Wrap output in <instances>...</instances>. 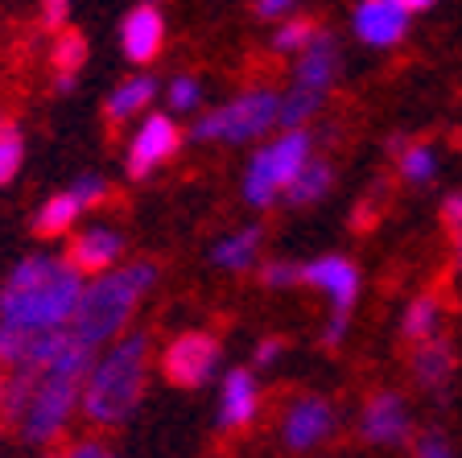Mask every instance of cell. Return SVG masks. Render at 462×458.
I'll return each instance as SVG.
<instances>
[{
  "label": "cell",
  "mask_w": 462,
  "mask_h": 458,
  "mask_svg": "<svg viewBox=\"0 0 462 458\" xmlns=\"http://www.w3.org/2000/svg\"><path fill=\"white\" fill-rule=\"evenodd\" d=\"M83 294V273L67 257H25L0 285V322L17 331L67 326Z\"/></svg>",
  "instance_id": "cell-1"
},
{
  "label": "cell",
  "mask_w": 462,
  "mask_h": 458,
  "mask_svg": "<svg viewBox=\"0 0 462 458\" xmlns=\"http://www.w3.org/2000/svg\"><path fill=\"white\" fill-rule=\"evenodd\" d=\"M144 376H149V334L136 331L104 343L83 376L79 413L99 430L125 425L136 413V405H141Z\"/></svg>",
  "instance_id": "cell-2"
},
{
  "label": "cell",
  "mask_w": 462,
  "mask_h": 458,
  "mask_svg": "<svg viewBox=\"0 0 462 458\" xmlns=\"http://www.w3.org/2000/svg\"><path fill=\"white\" fill-rule=\"evenodd\" d=\"M157 285V265L153 260H133V265H112L104 273H96L91 281H83V294L70 314L67 331L79 343H87L91 351H99L104 343L120 339L128 331V322L136 318L144 294Z\"/></svg>",
  "instance_id": "cell-3"
},
{
  "label": "cell",
  "mask_w": 462,
  "mask_h": 458,
  "mask_svg": "<svg viewBox=\"0 0 462 458\" xmlns=\"http://www.w3.org/2000/svg\"><path fill=\"white\" fill-rule=\"evenodd\" d=\"M91 360H96V351L70 334L67 347H62L46 368L33 372L25 409H21V417H17L21 438L46 446V442H58L67 434L70 417L79 413V392H83V376H87V368H91Z\"/></svg>",
  "instance_id": "cell-4"
},
{
  "label": "cell",
  "mask_w": 462,
  "mask_h": 458,
  "mask_svg": "<svg viewBox=\"0 0 462 458\" xmlns=\"http://www.w3.org/2000/svg\"><path fill=\"white\" fill-rule=\"evenodd\" d=\"M310 157H314V136L306 128H281V136L252 153L248 170H244V199L252 207H273Z\"/></svg>",
  "instance_id": "cell-5"
},
{
  "label": "cell",
  "mask_w": 462,
  "mask_h": 458,
  "mask_svg": "<svg viewBox=\"0 0 462 458\" xmlns=\"http://www.w3.org/2000/svg\"><path fill=\"white\" fill-rule=\"evenodd\" d=\"M277 107H281V96L269 91V87L240 91V96L227 99L223 107L202 112L194 120V141H223V145L256 141L269 128H277Z\"/></svg>",
  "instance_id": "cell-6"
},
{
  "label": "cell",
  "mask_w": 462,
  "mask_h": 458,
  "mask_svg": "<svg viewBox=\"0 0 462 458\" xmlns=\"http://www.w3.org/2000/svg\"><path fill=\"white\" fill-rule=\"evenodd\" d=\"M219 363H223V347L215 334L186 331L162 351V376L170 384H178V388H202V384L215 380Z\"/></svg>",
  "instance_id": "cell-7"
},
{
  "label": "cell",
  "mask_w": 462,
  "mask_h": 458,
  "mask_svg": "<svg viewBox=\"0 0 462 458\" xmlns=\"http://www.w3.org/2000/svg\"><path fill=\"white\" fill-rule=\"evenodd\" d=\"M335 430H338V413L327 397H298L285 409V421H281V442L293 454H306V450H318L322 442L335 438Z\"/></svg>",
  "instance_id": "cell-8"
},
{
  "label": "cell",
  "mask_w": 462,
  "mask_h": 458,
  "mask_svg": "<svg viewBox=\"0 0 462 458\" xmlns=\"http://www.w3.org/2000/svg\"><path fill=\"white\" fill-rule=\"evenodd\" d=\"M178 145H182V133H178V125H173L170 116H162V112L144 116L141 125H136V136L128 141V153H125L128 173H133V178H149L157 165L170 162L173 153H178Z\"/></svg>",
  "instance_id": "cell-9"
},
{
  "label": "cell",
  "mask_w": 462,
  "mask_h": 458,
  "mask_svg": "<svg viewBox=\"0 0 462 458\" xmlns=\"http://www.w3.org/2000/svg\"><path fill=\"white\" fill-rule=\"evenodd\" d=\"M409 17L413 13L401 9L396 0H359L356 13H351V29L356 38L372 50H393L404 42L409 33Z\"/></svg>",
  "instance_id": "cell-10"
},
{
  "label": "cell",
  "mask_w": 462,
  "mask_h": 458,
  "mask_svg": "<svg viewBox=\"0 0 462 458\" xmlns=\"http://www.w3.org/2000/svg\"><path fill=\"white\" fill-rule=\"evenodd\" d=\"M301 281L327 297L335 314H351V305L359 297V268L346 257H335V252L301 265Z\"/></svg>",
  "instance_id": "cell-11"
},
{
  "label": "cell",
  "mask_w": 462,
  "mask_h": 458,
  "mask_svg": "<svg viewBox=\"0 0 462 458\" xmlns=\"http://www.w3.org/2000/svg\"><path fill=\"white\" fill-rule=\"evenodd\" d=\"M413 434V417L409 405L401 401V392H375L359 413V438L372 446H401Z\"/></svg>",
  "instance_id": "cell-12"
},
{
  "label": "cell",
  "mask_w": 462,
  "mask_h": 458,
  "mask_svg": "<svg viewBox=\"0 0 462 458\" xmlns=\"http://www.w3.org/2000/svg\"><path fill=\"white\" fill-rule=\"evenodd\" d=\"M338 62H343V58H338L335 38H330V33H322V29H314V38L298 50L293 87L314 91V96H327L330 87H335V79H338Z\"/></svg>",
  "instance_id": "cell-13"
},
{
  "label": "cell",
  "mask_w": 462,
  "mask_h": 458,
  "mask_svg": "<svg viewBox=\"0 0 462 458\" xmlns=\"http://www.w3.org/2000/svg\"><path fill=\"white\" fill-rule=\"evenodd\" d=\"M120 46H125V58L144 67V62H153L165 46V21H162V9H157L153 0H144L136 5L133 13L125 17L120 25Z\"/></svg>",
  "instance_id": "cell-14"
},
{
  "label": "cell",
  "mask_w": 462,
  "mask_h": 458,
  "mask_svg": "<svg viewBox=\"0 0 462 458\" xmlns=\"http://www.w3.org/2000/svg\"><path fill=\"white\" fill-rule=\"evenodd\" d=\"M260 413V384L248 368H231L219 388V425L227 434L248 430Z\"/></svg>",
  "instance_id": "cell-15"
},
{
  "label": "cell",
  "mask_w": 462,
  "mask_h": 458,
  "mask_svg": "<svg viewBox=\"0 0 462 458\" xmlns=\"http://www.w3.org/2000/svg\"><path fill=\"white\" fill-rule=\"evenodd\" d=\"M120 257H125V236H120L116 228L79 231V236L70 239V252H67V260L83 273V277H96V273H104V268L120 265Z\"/></svg>",
  "instance_id": "cell-16"
},
{
  "label": "cell",
  "mask_w": 462,
  "mask_h": 458,
  "mask_svg": "<svg viewBox=\"0 0 462 458\" xmlns=\"http://www.w3.org/2000/svg\"><path fill=\"white\" fill-rule=\"evenodd\" d=\"M458 372V351L446 334H433L425 343H417L413 351V380L421 384L425 392H446Z\"/></svg>",
  "instance_id": "cell-17"
},
{
  "label": "cell",
  "mask_w": 462,
  "mask_h": 458,
  "mask_svg": "<svg viewBox=\"0 0 462 458\" xmlns=\"http://www.w3.org/2000/svg\"><path fill=\"white\" fill-rule=\"evenodd\" d=\"M153 99H157V79L153 75L125 79V83L112 91V99H107V125H128V120H136V112H144Z\"/></svg>",
  "instance_id": "cell-18"
},
{
  "label": "cell",
  "mask_w": 462,
  "mask_h": 458,
  "mask_svg": "<svg viewBox=\"0 0 462 458\" xmlns=\"http://www.w3.org/2000/svg\"><path fill=\"white\" fill-rule=\"evenodd\" d=\"M442 322H446V310H442V297L438 294H421L409 302L401 318V334L409 343H425L433 334H442Z\"/></svg>",
  "instance_id": "cell-19"
},
{
  "label": "cell",
  "mask_w": 462,
  "mask_h": 458,
  "mask_svg": "<svg viewBox=\"0 0 462 458\" xmlns=\"http://www.w3.org/2000/svg\"><path fill=\"white\" fill-rule=\"evenodd\" d=\"M393 153H396V173H401V182H409V186H430V182L438 178V149H433V145L393 141Z\"/></svg>",
  "instance_id": "cell-20"
},
{
  "label": "cell",
  "mask_w": 462,
  "mask_h": 458,
  "mask_svg": "<svg viewBox=\"0 0 462 458\" xmlns=\"http://www.w3.org/2000/svg\"><path fill=\"white\" fill-rule=\"evenodd\" d=\"M330 186H335V170H330V162L310 157V162L301 165L298 178L285 186V199L293 202V207H314V202H322L330 194Z\"/></svg>",
  "instance_id": "cell-21"
},
{
  "label": "cell",
  "mask_w": 462,
  "mask_h": 458,
  "mask_svg": "<svg viewBox=\"0 0 462 458\" xmlns=\"http://www.w3.org/2000/svg\"><path fill=\"white\" fill-rule=\"evenodd\" d=\"M260 236H264L260 228L231 231V236H223L219 244H215L211 260L223 268V273H244V268H252L256 257H260Z\"/></svg>",
  "instance_id": "cell-22"
},
{
  "label": "cell",
  "mask_w": 462,
  "mask_h": 458,
  "mask_svg": "<svg viewBox=\"0 0 462 458\" xmlns=\"http://www.w3.org/2000/svg\"><path fill=\"white\" fill-rule=\"evenodd\" d=\"M79 215H83V207H79L75 194H70V191H58V194H50V199L42 202L38 220H33V231H38V236H46V239L67 236V231L75 228Z\"/></svg>",
  "instance_id": "cell-23"
},
{
  "label": "cell",
  "mask_w": 462,
  "mask_h": 458,
  "mask_svg": "<svg viewBox=\"0 0 462 458\" xmlns=\"http://www.w3.org/2000/svg\"><path fill=\"white\" fill-rule=\"evenodd\" d=\"M21 162H25V141H21V133L13 125H5L0 128V186L17 178Z\"/></svg>",
  "instance_id": "cell-24"
},
{
  "label": "cell",
  "mask_w": 462,
  "mask_h": 458,
  "mask_svg": "<svg viewBox=\"0 0 462 458\" xmlns=\"http://www.w3.org/2000/svg\"><path fill=\"white\" fill-rule=\"evenodd\" d=\"M314 21H306V17H289L285 25L277 29V38H273V50L277 54H298L301 46H306L310 38H314Z\"/></svg>",
  "instance_id": "cell-25"
},
{
  "label": "cell",
  "mask_w": 462,
  "mask_h": 458,
  "mask_svg": "<svg viewBox=\"0 0 462 458\" xmlns=\"http://www.w3.org/2000/svg\"><path fill=\"white\" fill-rule=\"evenodd\" d=\"M170 107L173 112H194V107L202 104V83L199 79H190V75H178V79H170Z\"/></svg>",
  "instance_id": "cell-26"
},
{
  "label": "cell",
  "mask_w": 462,
  "mask_h": 458,
  "mask_svg": "<svg viewBox=\"0 0 462 458\" xmlns=\"http://www.w3.org/2000/svg\"><path fill=\"white\" fill-rule=\"evenodd\" d=\"M83 62H87V42L79 38L75 29H70V33H62V38H58L54 67L58 70H75V75H79V67H83Z\"/></svg>",
  "instance_id": "cell-27"
},
{
  "label": "cell",
  "mask_w": 462,
  "mask_h": 458,
  "mask_svg": "<svg viewBox=\"0 0 462 458\" xmlns=\"http://www.w3.org/2000/svg\"><path fill=\"white\" fill-rule=\"evenodd\" d=\"M260 281H264L269 289L301 285V265H293V260H273V265L260 268Z\"/></svg>",
  "instance_id": "cell-28"
},
{
  "label": "cell",
  "mask_w": 462,
  "mask_h": 458,
  "mask_svg": "<svg viewBox=\"0 0 462 458\" xmlns=\"http://www.w3.org/2000/svg\"><path fill=\"white\" fill-rule=\"evenodd\" d=\"M70 194L79 199V207H99V202L107 199V182L104 178H96V173H83V178H75L70 182Z\"/></svg>",
  "instance_id": "cell-29"
},
{
  "label": "cell",
  "mask_w": 462,
  "mask_h": 458,
  "mask_svg": "<svg viewBox=\"0 0 462 458\" xmlns=\"http://www.w3.org/2000/svg\"><path fill=\"white\" fill-rule=\"evenodd\" d=\"M413 458H454V446L442 430H425L413 446Z\"/></svg>",
  "instance_id": "cell-30"
},
{
  "label": "cell",
  "mask_w": 462,
  "mask_h": 458,
  "mask_svg": "<svg viewBox=\"0 0 462 458\" xmlns=\"http://www.w3.org/2000/svg\"><path fill=\"white\" fill-rule=\"evenodd\" d=\"M442 228L450 231V236H458V231H462V191L446 194V202H442Z\"/></svg>",
  "instance_id": "cell-31"
},
{
  "label": "cell",
  "mask_w": 462,
  "mask_h": 458,
  "mask_svg": "<svg viewBox=\"0 0 462 458\" xmlns=\"http://www.w3.org/2000/svg\"><path fill=\"white\" fill-rule=\"evenodd\" d=\"M67 13H70V0H42V25L46 29H58L67 21Z\"/></svg>",
  "instance_id": "cell-32"
},
{
  "label": "cell",
  "mask_w": 462,
  "mask_h": 458,
  "mask_svg": "<svg viewBox=\"0 0 462 458\" xmlns=\"http://www.w3.org/2000/svg\"><path fill=\"white\" fill-rule=\"evenodd\" d=\"M281 351H285L281 339H264V343L256 347V355H252V363H256V368H273V363L281 360Z\"/></svg>",
  "instance_id": "cell-33"
},
{
  "label": "cell",
  "mask_w": 462,
  "mask_h": 458,
  "mask_svg": "<svg viewBox=\"0 0 462 458\" xmlns=\"http://www.w3.org/2000/svg\"><path fill=\"white\" fill-rule=\"evenodd\" d=\"M293 5H298V0H256V13L260 17H285Z\"/></svg>",
  "instance_id": "cell-34"
},
{
  "label": "cell",
  "mask_w": 462,
  "mask_h": 458,
  "mask_svg": "<svg viewBox=\"0 0 462 458\" xmlns=\"http://www.w3.org/2000/svg\"><path fill=\"white\" fill-rule=\"evenodd\" d=\"M67 458H116L112 450H104L99 442H79L75 450H67Z\"/></svg>",
  "instance_id": "cell-35"
},
{
  "label": "cell",
  "mask_w": 462,
  "mask_h": 458,
  "mask_svg": "<svg viewBox=\"0 0 462 458\" xmlns=\"http://www.w3.org/2000/svg\"><path fill=\"white\" fill-rule=\"evenodd\" d=\"M343 334H346V314H330V322H327V347H335V343H343Z\"/></svg>",
  "instance_id": "cell-36"
},
{
  "label": "cell",
  "mask_w": 462,
  "mask_h": 458,
  "mask_svg": "<svg viewBox=\"0 0 462 458\" xmlns=\"http://www.w3.org/2000/svg\"><path fill=\"white\" fill-rule=\"evenodd\" d=\"M75 83H79V75H75V70H58V79H54L58 96H67V91H75Z\"/></svg>",
  "instance_id": "cell-37"
},
{
  "label": "cell",
  "mask_w": 462,
  "mask_h": 458,
  "mask_svg": "<svg viewBox=\"0 0 462 458\" xmlns=\"http://www.w3.org/2000/svg\"><path fill=\"white\" fill-rule=\"evenodd\" d=\"M401 9H409V13H425V9H433L438 0H396Z\"/></svg>",
  "instance_id": "cell-38"
},
{
  "label": "cell",
  "mask_w": 462,
  "mask_h": 458,
  "mask_svg": "<svg viewBox=\"0 0 462 458\" xmlns=\"http://www.w3.org/2000/svg\"><path fill=\"white\" fill-rule=\"evenodd\" d=\"M454 268H458V273H462V231H458V236H454Z\"/></svg>",
  "instance_id": "cell-39"
},
{
  "label": "cell",
  "mask_w": 462,
  "mask_h": 458,
  "mask_svg": "<svg viewBox=\"0 0 462 458\" xmlns=\"http://www.w3.org/2000/svg\"><path fill=\"white\" fill-rule=\"evenodd\" d=\"M46 458H67V454H46Z\"/></svg>",
  "instance_id": "cell-40"
},
{
  "label": "cell",
  "mask_w": 462,
  "mask_h": 458,
  "mask_svg": "<svg viewBox=\"0 0 462 458\" xmlns=\"http://www.w3.org/2000/svg\"><path fill=\"white\" fill-rule=\"evenodd\" d=\"M0 397H5V380H0Z\"/></svg>",
  "instance_id": "cell-41"
},
{
  "label": "cell",
  "mask_w": 462,
  "mask_h": 458,
  "mask_svg": "<svg viewBox=\"0 0 462 458\" xmlns=\"http://www.w3.org/2000/svg\"><path fill=\"white\" fill-rule=\"evenodd\" d=\"M0 128H5V120H0Z\"/></svg>",
  "instance_id": "cell-42"
}]
</instances>
